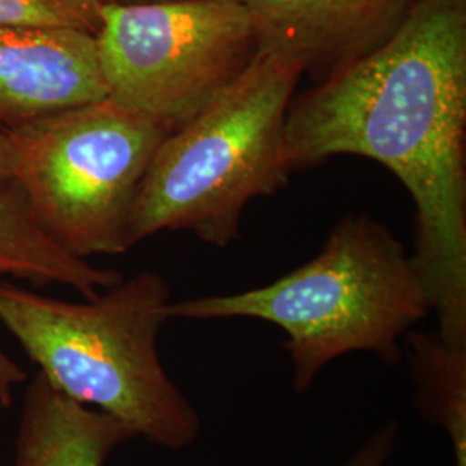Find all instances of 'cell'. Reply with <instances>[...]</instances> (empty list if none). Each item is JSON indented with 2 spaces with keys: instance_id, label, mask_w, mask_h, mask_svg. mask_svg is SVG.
<instances>
[{
  "instance_id": "4",
  "label": "cell",
  "mask_w": 466,
  "mask_h": 466,
  "mask_svg": "<svg viewBox=\"0 0 466 466\" xmlns=\"http://www.w3.org/2000/svg\"><path fill=\"white\" fill-rule=\"evenodd\" d=\"M302 75L289 56L261 46L228 88L167 135L135 196L130 248L163 230L219 249L240 237L250 200L289 182L285 123Z\"/></svg>"
},
{
  "instance_id": "15",
  "label": "cell",
  "mask_w": 466,
  "mask_h": 466,
  "mask_svg": "<svg viewBox=\"0 0 466 466\" xmlns=\"http://www.w3.org/2000/svg\"><path fill=\"white\" fill-rule=\"evenodd\" d=\"M17 173V150L5 128L0 127V187L15 182Z\"/></svg>"
},
{
  "instance_id": "10",
  "label": "cell",
  "mask_w": 466,
  "mask_h": 466,
  "mask_svg": "<svg viewBox=\"0 0 466 466\" xmlns=\"http://www.w3.org/2000/svg\"><path fill=\"white\" fill-rule=\"evenodd\" d=\"M0 271L38 285H66L84 299L123 279L116 269L94 267L61 248L35 219L15 184L0 187Z\"/></svg>"
},
{
  "instance_id": "11",
  "label": "cell",
  "mask_w": 466,
  "mask_h": 466,
  "mask_svg": "<svg viewBox=\"0 0 466 466\" xmlns=\"http://www.w3.org/2000/svg\"><path fill=\"white\" fill-rule=\"evenodd\" d=\"M415 387L417 411L450 439L454 465L466 466V348L448 344L437 332L404 337Z\"/></svg>"
},
{
  "instance_id": "7",
  "label": "cell",
  "mask_w": 466,
  "mask_h": 466,
  "mask_svg": "<svg viewBox=\"0 0 466 466\" xmlns=\"http://www.w3.org/2000/svg\"><path fill=\"white\" fill-rule=\"evenodd\" d=\"M107 99L97 36L0 28V125L5 130Z\"/></svg>"
},
{
  "instance_id": "5",
  "label": "cell",
  "mask_w": 466,
  "mask_h": 466,
  "mask_svg": "<svg viewBox=\"0 0 466 466\" xmlns=\"http://www.w3.org/2000/svg\"><path fill=\"white\" fill-rule=\"evenodd\" d=\"M7 132L17 150L13 184L61 248L84 259L132 249L135 196L171 128L104 99Z\"/></svg>"
},
{
  "instance_id": "9",
  "label": "cell",
  "mask_w": 466,
  "mask_h": 466,
  "mask_svg": "<svg viewBox=\"0 0 466 466\" xmlns=\"http://www.w3.org/2000/svg\"><path fill=\"white\" fill-rule=\"evenodd\" d=\"M134 439L119 420L69 400L36 373L21 404L13 466H106Z\"/></svg>"
},
{
  "instance_id": "3",
  "label": "cell",
  "mask_w": 466,
  "mask_h": 466,
  "mask_svg": "<svg viewBox=\"0 0 466 466\" xmlns=\"http://www.w3.org/2000/svg\"><path fill=\"white\" fill-rule=\"evenodd\" d=\"M427 315L431 304L411 256L370 215L342 218L315 258L275 282L167 306L169 319L252 318L282 329L298 392L352 352L400 365L404 337Z\"/></svg>"
},
{
  "instance_id": "6",
  "label": "cell",
  "mask_w": 466,
  "mask_h": 466,
  "mask_svg": "<svg viewBox=\"0 0 466 466\" xmlns=\"http://www.w3.org/2000/svg\"><path fill=\"white\" fill-rule=\"evenodd\" d=\"M96 36L107 99L171 132L228 88L263 46L238 0L102 5Z\"/></svg>"
},
{
  "instance_id": "14",
  "label": "cell",
  "mask_w": 466,
  "mask_h": 466,
  "mask_svg": "<svg viewBox=\"0 0 466 466\" xmlns=\"http://www.w3.org/2000/svg\"><path fill=\"white\" fill-rule=\"evenodd\" d=\"M0 275H4L0 271ZM28 375L17 365L7 352L0 348V406L9 408L15 400V389L17 385L26 382Z\"/></svg>"
},
{
  "instance_id": "16",
  "label": "cell",
  "mask_w": 466,
  "mask_h": 466,
  "mask_svg": "<svg viewBox=\"0 0 466 466\" xmlns=\"http://www.w3.org/2000/svg\"><path fill=\"white\" fill-rule=\"evenodd\" d=\"M102 5H127V4H142V2H156V0H99Z\"/></svg>"
},
{
  "instance_id": "2",
  "label": "cell",
  "mask_w": 466,
  "mask_h": 466,
  "mask_svg": "<svg viewBox=\"0 0 466 466\" xmlns=\"http://www.w3.org/2000/svg\"><path fill=\"white\" fill-rule=\"evenodd\" d=\"M171 290L156 271L121 279L84 302L0 282V323L63 396L127 425L137 439L182 451L202 420L157 350Z\"/></svg>"
},
{
  "instance_id": "1",
  "label": "cell",
  "mask_w": 466,
  "mask_h": 466,
  "mask_svg": "<svg viewBox=\"0 0 466 466\" xmlns=\"http://www.w3.org/2000/svg\"><path fill=\"white\" fill-rule=\"evenodd\" d=\"M361 156L415 202L411 254L437 333L466 348V0H415L382 44L292 99L290 167Z\"/></svg>"
},
{
  "instance_id": "12",
  "label": "cell",
  "mask_w": 466,
  "mask_h": 466,
  "mask_svg": "<svg viewBox=\"0 0 466 466\" xmlns=\"http://www.w3.org/2000/svg\"><path fill=\"white\" fill-rule=\"evenodd\" d=\"M100 25L99 0H0V28H69L97 35Z\"/></svg>"
},
{
  "instance_id": "8",
  "label": "cell",
  "mask_w": 466,
  "mask_h": 466,
  "mask_svg": "<svg viewBox=\"0 0 466 466\" xmlns=\"http://www.w3.org/2000/svg\"><path fill=\"white\" fill-rule=\"evenodd\" d=\"M265 47L279 50L319 82L392 34L415 0H238Z\"/></svg>"
},
{
  "instance_id": "13",
  "label": "cell",
  "mask_w": 466,
  "mask_h": 466,
  "mask_svg": "<svg viewBox=\"0 0 466 466\" xmlns=\"http://www.w3.org/2000/svg\"><path fill=\"white\" fill-rule=\"evenodd\" d=\"M400 423L387 421L379 431L368 435L365 442L339 466H387L400 439Z\"/></svg>"
}]
</instances>
